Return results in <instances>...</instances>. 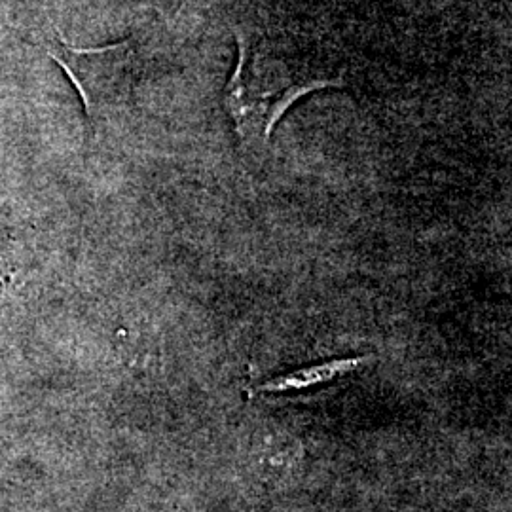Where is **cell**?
<instances>
[{"mask_svg": "<svg viewBox=\"0 0 512 512\" xmlns=\"http://www.w3.org/2000/svg\"><path fill=\"white\" fill-rule=\"evenodd\" d=\"M239 59L224 93V105L241 139L270 141L294 103L317 90L340 88L317 65L285 50L272 38L238 35Z\"/></svg>", "mask_w": 512, "mask_h": 512, "instance_id": "cell-1", "label": "cell"}, {"mask_svg": "<svg viewBox=\"0 0 512 512\" xmlns=\"http://www.w3.org/2000/svg\"><path fill=\"white\" fill-rule=\"evenodd\" d=\"M48 54L73 82L90 120L126 99L133 67V46L129 40L82 50L57 37Z\"/></svg>", "mask_w": 512, "mask_h": 512, "instance_id": "cell-2", "label": "cell"}, {"mask_svg": "<svg viewBox=\"0 0 512 512\" xmlns=\"http://www.w3.org/2000/svg\"><path fill=\"white\" fill-rule=\"evenodd\" d=\"M368 361L370 357L363 355V357L330 359L323 363L302 366L256 385L255 389H251V395H287V393H302V391L317 389L323 385L334 384L342 378H348L349 374L361 370Z\"/></svg>", "mask_w": 512, "mask_h": 512, "instance_id": "cell-3", "label": "cell"}]
</instances>
